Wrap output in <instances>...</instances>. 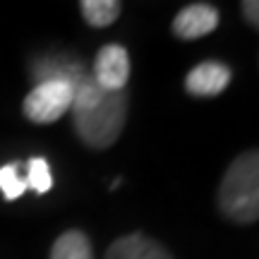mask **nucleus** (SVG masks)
Here are the masks:
<instances>
[{
    "label": "nucleus",
    "instance_id": "f257e3e1",
    "mask_svg": "<svg viewBox=\"0 0 259 259\" xmlns=\"http://www.w3.org/2000/svg\"><path fill=\"white\" fill-rule=\"evenodd\" d=\"M72 122L74 130L87 147L108 149L120 137L127 120V94L106 92L89 77L74 87L72 99Z\"/></svg>",
    "mask_w": 259,
    "mask_h": 259
},
{
    "label": "nucleus",
    "instance_id": "f03ea898",
    "mask_svg": "<svg viewBox=\"0 0 259 259\" xmlns=\"http://www.w3.org/2000/svg\"><path fill=\"white\" fill-rule=\"evenodd\" d=\"M219 209L233 223L259 221V149L233 158L219 185Z\"/></svg>",
    "mask_w": 259,
    "mask_h": 259
},
{
    "label": "nucleus",
    "instance_id": "7ed1b4c3",
    "mask_svg": "<svg viewBox=\"0 0 259 259\" xmlns=\"http://www.w3.org/2000/svg\"><path fill=\"white\" fill-rule=\"evenodd\" d=\"M74 87L63 79H46L38 82L24 99V115L36 125H48V122L60 120L65 113L72 108Z\"/></svg>",
    "mask_w": 259,
    "mask_h": 259
},
{
    "label": "nucleus",
    "instance_id": "20e7f679",
    "mask_svg": "<svg viewBox=\"0 0 259 259\" xmlns=\"http://www.w3.org/2000/svg\"><path fill=\"white\" fill-rule=\"evenodd\" d=\"M92 79L106 92H125V84L130 79V53L120 44L103 46L92 67Z\"/></svg>",
    "mask_w": 259,
    "mask_h": 259
},
{
    "label": "nucleus",
    "instance_id": "39448f33",
    "mask_svg": "<svg viewBox=\"0 0 259 259\" xmlns=\"http://www.w3.org/2000/svg\"><path fill=\"white\" fill-rule=\"evenodd\" d=\"M233 79L231 67L219 60H204L194 65L185 77V89L192 96H219Z\"/></svg>",
    "mask_w": 259,
    "mask_h": 259
},
{
    "label": "nucleus",
    "instance_id": "423d86ee",
    "mask_svg": "<svg viewBox=\"0 0 259 259\" xmlns=\"http://www.w3.org/2000/svg\"><path fill=\"white\" fill-rule=\"evenodd\" d=\"M219 27V10L209 3H192L185 5L173 19V34L185 41L202 38Z\"/></svg>",
    "mask_w": 259,
    "mask_h": 259
},
{
    "label": "nucleus",
    "instance_id": "0eeeda50",
    "mask_svg": "<svg viewBox=\"0 0 259 259\" xmlns=\"http://www.w3.org/2000/svg\"><path fill=\"white\" fill-rule=\"evenodd\" d=\"M106 259H173L168 254L163 245L151 240L144 233H132V235H122L113 242Z\"/></svg>",
    "mask_w": 259,
    "mask_h": 259
},
{
    "label": "nucleus",
    "instance_id": "6e6552de",
    "mask_svg": "<svg viewBox=\"0 0 259 259\" xmlns=\"http://www.w3.org/2000/svg\"><path fill=\"white\" fill-rule=\"evenodd\" d=\"M34 77H36V84L46 82V79H63L77 87L84 77H89V72L84 70L79 60L70 56H48L34 63Z\"/></svg>",
    "mask_w": 259,
    "mask_h": 259
},
{
    "label": "nucleus",
    "instance_id": "1a4fd4ad",
    "mask_svg": "<svg viewBox=\"0 0 259 259\" xmlns=\"http://www.w3.org/2000/svg\"><path fill=\"white\" fill-rule=\"evenodd\" d=\"M51 259H94L92 242L82 231H65L53 242Z\"/></svg>",
    "mask_w": 259,
    "mask_h": 259
},
{
    "label": "nucleus",
    "instance_id": "9d476101",
    "mask_svg": "<svg viewBox=\"0 0 259 259\" xmlns=\"http://www.w3.org/2000/svg\"><path fill=\"white\" fill-rule=\"evenodd\" d=\"M79 10H82V17L87 19V24L101 29L113 24L115 19L120 17L122 5L118 0H84Z\"/></svg>",
    "mask_w": 259,
    "mask_h": 259
},
{
    "label": "nucleus",
    "instance_id": "9b49d317",
    "mask_svg": "<svg viewBox=\"0 0 259 259\" xmlns=\"http://www.w3.org/2000/svg\"><path fill=\"white\" fill-rule=\"evenodd\" d=\"M27 187H31L34 192L46 194L51 187H53V176H51V166H48L46 158L34 156L29 158L27 163Z\"/></svg>",
    "mask_w": 259,
    "mask_h": 259
},
{
    "label": "nucleus",
    "instance_id": "f8f14e48",
    "mask_svg": "<svg viewBox=\"0 0 259 259\" xmlns=\"http://www.w3.org/2000/svg\"><path fill=\"white\" fill-rule=\"evenodd\" d=\"M27 180L19 176V166L17 163H8V166L0 168V192L5 199H17L22 194L27 192Z\"/></svg>",
    "mask_w": 259,
    "mask_h": 259
},
{
    "label": "nucleus",
    "instance_id": "ddd939ff",
    "mask_svg": "<svg viewBox=\"0 0 259 259\" xmlns=\"http://www.w3.org/2000/svg\"><path fill=\"white\" fill-rule=\"evenodd\" d=\"M242 15L254 29H259V0H245L242 3Z\"/></svg>",
    "mask_w": 259,
    "mask_h": 259
}]
</instances>
